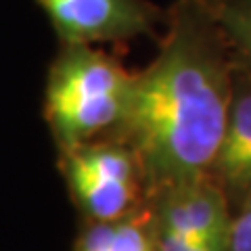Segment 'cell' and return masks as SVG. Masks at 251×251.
Instances as JSON below:
<instances>
[{
	"instance_id": "4",
	"label": "cell",
	"mask_w": 251,
	"mask_h": 251,
	"mask_svg": "<svg viewBox=\"0 0 251 251\" xmlns=\"http://www.w3.org/2000/svg\"><path fill=\"white\" fill-rule=\"evenodd\" d=\"M61 44L94 46L153 36L166 19L149 0H38Z\"/></svg>"
},
{
	"instance_id": "9",
	"label": "cell",
	"mask_w": 251,
	"mask_h": 251,
	"mask_svg": "<svg viewBox=\"0 0 251 251\" xmlns=\"http://www.w3.org/2000/svg\"><path fill=\"white\" fill-rule=\"evenodd\" d=\"M226 251H251V216L243 211H232Z\"/></svg>"
},
{
	"instance_id": "1",
	"label": "cell",
	"mask_w": 251,
	"mask_h": 251,
	"mask_svg": "<svg viewBox=\"0 0 251 251\" xmlns=\"http://www.w3.org/2000/svg\"><path fill=\"white\" fill-rule=\"evenodd\" d=\"M149 67L134 74L111 138L134 151L147 201L163 188L209 178L226 126L234 50L205 0H176Z\"/></svg>"
},
{
	"instance_id": "10",
	"label": "cell",
	"mask_w": 251,
	"mask_h": 251,
	"mask_svg": "<svg viewBox=\"0 0 251 251\" xmlns=\"http://www.w3.org/2000/svg\"><path fill=\"white\" fill-rule=\"evenodd\" d=\"M153 239H155L157 251H216V249H211V247L199 245V243H193V241L174 237V234L153 232Z\"/></svg>"
},
{
	"instance_id": "7",
	"label": "cell",
	"mask_w": 251,
	"mask_h": 251,
	"mask_svg": "<svg viewBox=\"0 0 251 251\" xmlns=\"http://www.w3.org/2000/svg\"><path fill=\"white\" fill-rule=\"evenodd\" d=\"M74 251H157L149 207L111 222H90Z\"/></svg>"
},
{
	"instance_id": "8",
	"label": "cell",
	"mask_w": 251,
	"mask_h": 251,
	"mask_svg": "<svg viewBox=\"0 0 251 251\" xmlns=\"http://www.w3.org/2000/svg\"><path fill=\"white\" fill-rule=\"evenodd\" d=\"M234 54L251 72V0H205Z\"/></svg>"
},
{
	"instance_id": "6",
	"label": "cell",
	"mask_w": 251,
	"mask_h": 251,
	"mask_svg": "<svg viewBox=\"0 0 251 251\" xmlns=\"http://www.w3.org/2000/svg\"><path fill=\"white\" fill-rule=\"evenodd\" d=\"M209 180L224 193L234 209L251 191V72L234 54L226 126Z\"/></svg>"
},
{
	"instance_id": "3",
	"label": "cell",
	"mask_w": 251,
	"mask_h": 251,
	"mask_svg": "<svg viewBox=\"0 0 251 251\" xmlns=\"http://www.w3.org/2000/svg\"><path fill=\"white\" fill-rule=\"evenodd\" d=\"M59 157L72 199L88 222H111L147 207L143 170L134 151L122 140L94 138Z\"/></svg>"
},
{
	"instance_id": "2",
	"label": "cell",
	"mask_w": 251,
	"mask_h": 251,
	"mask_svg": "<svg viewBox=\"0 0 251 251\" xmlns=\"http://www.w3.org/2000/svg\"><path fill=\"white\" fill-rule=\"evenodd\" d=\"M132 77L105 50L61 44L44 94V117L59 153L113 134L128 107Z\"/></svg>"
},
{
	"instance_id": "5",
	"label": "cell",
	"mask_w": 251,
	"mask_h": 251,
	"mask_svg": "<svg viewBox=\"0 0 251 251\" xmlns=\"http://www.w3.org/2000/svg\"><path fill=\"white\" fill-rule=\"evenodd\" d=\"M151 230L226 251L232 207L209 178L176 184L147 201Z\"/></svg>"
}]
</instances>
